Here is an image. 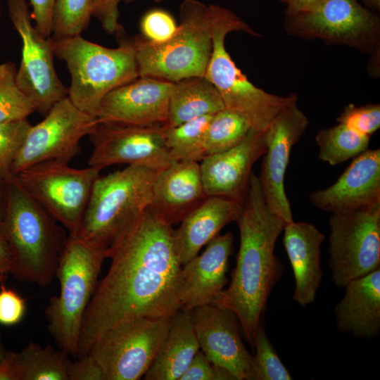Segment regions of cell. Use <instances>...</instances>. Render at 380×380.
Masks as SVG:
<instances>
[{
	"mask_svg": "<svg viewBox=\"0 0 380 380\" xmlns=\"http://www.w3.org/2000/svg\"><path fill=\"white\" fill-rule=\"evenodd\" d=\"M172 229L148 208L108 247L110 266L84 313L78 357L87 354L104 332L121 323L172 317L181 309L182 264Z\"/></svg>",
	"mask_w": 380,
	"mask_h": 380,
	"instance_id": "obj_1",
	"label": "cell"
},
{
	"mask_svg": "<svg viewBox=\"0 0 380 380\" xmlns=\"http://www.w3.org/2000/svg\"><path fill=\"white\" fill-rule=\"evenodd\" d=\"M236 223L240 243L229 285L213 303L232 311L253 347L261 317L284 266L274 254L285 223L267 206L258 175L252 172Z\"/></svg>",
	"mask_w": 380,
	"mask_h": 380,
	"instance_id": "obj_2",
	"label": "cell"
},
{
	"mask_svg": "<svg viewBox=\"0 0 380 380\" xmlns=\"http://www.w3.org/2000/svg\"><path fill=\"white\" fill-rule=\"evenodd\" d=\"M0 234L12 253L11 273L23 281L49 286L56 276L68 235L15 175L8 180L7 205Z\"/></svg>",
	"mask_w": 380,
	"mask_h": 380,
	"instance_id": "obj_3",
	"label": "cell"
},
{
	"mask_svg": "<svg viewBox=\"0 0 380 380\" xmlns=\"http://www.w3.org/2000/svg\"><path fill=\"white\" fill-rule=\"evenodd\" d=\"M115 34L116 48L99 45L81 35L51 38L54 56L65 63L70 75L68 98L94 117L110 91L139 77L132 39L125 36L123 27Z\"/></svg>",
	"mask_w": 380,
	"mask_h": 380,
	"instance_id": "obj_4",
	"label": "cell"
},
{
	"mask_svg": "<svg viewBox=\"0 0 380 380\" xmlns=\"http://www.w3.org/2000/svg\"><path fill=\"white\" fill-rule=\"evenodd\" d=\"M208 9L212 51L204 77L217 89L225 108L242 115L251 129L265 132L284 108L297 101V96L270 94L251 82L232 60L224 42L234 31L255 37L260 34L228 8L210 4Z\"/></svg>",
	"mask_w": 380,
	"mask_h": 380,
	"instance_id": "obj_5",
	"label": "cell"
},
{
	"mask_svg": "<svg viewBox=\"0 0 380 380\" xmlns=\"http://www.w3.org/2000/svg\"><path fill=\"white\" fill-rule=\"evenodd\" d=\"M107 249L68 234L57 266L60 291L46 308L48 329L60 349L78 357L82 324L97 286Z\"/></svg>",
	"mask_w": 380,
	"mask_h": 380,
	"instance_id": "obj_6",
	"label": "cell"
},
{
	"mask_svg": "<svg viewBox=\"0 0 380 380\" xmlns=\"http://www.w3.org/2000/svg\"><path fill=\"white\" fill-rule=\"evenodd\" d=\"M179 14V25L167 40L132 39L139 77L176 82L205 76L212 51L208 5L184 0Z\"/></svg>",
	"mask_w": 380,
	"mask_h": 380,
	"instance_id": "obj_7",
	"label": "cell"
},
{
	"mask_svg": "<svg viewBox=\"0 0 380 380\" xmlns=\"http://www.w3.org/2000/svg\"><path fill=\"white\" fill-rule=\"evenodd\" d=\"M157 171L131 165L99 176L94 185L80 236L108 249L150 205Z\"/></svg>",
	"mask_w": 380,
	"mask_h": 380,
	"instance_id": "obj_8",
	"label": "cell"
},
{
	"mask_svg": "<svg viewBox=\"0 0 380 380\" xmlns=\"http://www.w3.org/2000/svg\"><path fill=\"white\" fill-rule=\"evenodd\" d=\"M101 170L91 166L70 167L47 160L20 171L16 177L37 201L70 235H79L92 189Z\"/></svg>",
	"mask_w": 380,
	"mask_h": 380,
	"instance_id": "obj_9",
	"label": "cell"
},
{
	"mask_svg": "<svg viewBox=\"0 0 380 380\" xmlns=\"http://www.w3.org/2000/svg\"><path fill=\"white\" fill-rule=\"evenodd\" d=\"M284 28L295 37L379 53L380 18L358 0H325L310 11L286 15Z\"/></svg>",
	"mask_w": 380,
	"mask_h": 380,
	"instance_id": "obj_10",
	"label": "cell"
},
{
	"mask_svg": "<svg viewBox=\"0 0 380 380\" xmlns=\"http://www.w3.org/2000/svg\"><path fill=\"white\" fill-rule=\"evenodd\" d=\"M329 266L332 282L344 289L380 268V203L329 218Z\"/></svg>",
	"mask_w": 380,
	"mask_h": 380,
	"instance_id": "obj_11",
	"label": "cell"
},
{
	"mask_svg": "<svg viewBox=\"0 0 380 380\" xmlns=\"http://www.w3.org/2000/svg\"><path fill=\"white\" fill-rule=\"evenodd\" d=\"M171 317H140L104 332L89 353L105 380H137L153 362L168 332Z\"/></svg>",
	"mask_w": 380,
	"mask_h": 380,
	"instance_id": "obj_12",
	"label": "cell"
},
{
	"mask_svg": "<svg viewBox=\"0 0 380 380\" xmlns=\"http://www.w3.org/2000/svg\"><path fill=\"white\" fill-rule=\"evenodd\" d=\"M8 14L22 41V56L16 81L32 102L37 112L45 115L68 96V88L54 67L51 37H44L32 24L27 0H7Z\"/></svg>",
	"mask_w": 380,
	"mask_h": 380,
	"instance_id": "obj_13",
	"label": "cell"
},
{
	"mask_svg": "<svg viewBox=\"0 0 380 380\" xmlns=\"http://www.w3.org/2000/svg\"><path fill=\"white\" fill-rule=\"evenodd\" d=\"M99 124L67 97L55 103L44 118L30 127L12 166L13 175L34 164L59 160L69 163L82 151L80 141Z\"/></svg>",
	"mask_w": 380,
	"mask_h": 380,
	"instance_id": "obj_14",
	"label": "cell"
},
{
	"mask_svg": "<svg viewBox=\"0 0 380 380\" xmlns=\"http://www.w3.org/2000/svg\"><path fill=\"white\" fill-rule=\"evenodd\" d=\"M163 125H125L99 123L89 136L92 144L88 166L101 171L118 164L161 170L172 163Z\"/></svg>",
	"mask_w": 380,
	"mask_h": 380,
	"instance_id": "obj_15",
	"label": "cell"
},
{
	"mask_svg": "<svg viewBox=\"0 0 380 380\" xmlns=\"http://www.w3.org/2000/svg\"><path fill=\"white\" fill-rule=\"evenodd\" d=\"M309 124L296 101L284 108L265 131L267 148L258 177L267 206L285 224L293 220L285 192L284 176L291 150Z\"/></svg>",
	"mask_w": 380,
	"mask_h": 380,
	"instance_id": "obj_16",
	"label": "cell"
},
{
	"mask_svg": "<svg viewBox=\"0 0 380 380\" xmlns=\"http://www.w3.org/2000/svg\"><path fill=\"white\" fill-rule=\"evenodd\" d=\"M191 311L200 349L208 359L235 380H250L253 355L242 341L235 314L214 303Z\"/></svg>",
	"mask_w": 380,
	"mask_h": 380,
	"instance_id": "obj_17",
	"label": "cell"
},
{
	"mask_svg": "<svg viewBox=\"0 0 380 380\" xmlns=\"http://www.w3.org/2000/svg\"><path fill=\"white\" fill-rule=\"evenodd\" d=\"M173 82L139 77L110 91L96 113L99 123L163 125L167 120Z\"/></svg>",
	"mask_w": 380,
	"mask_h": 380,
	"instance_id": "obj_18",
	"label": "cell"
},
{
	"mask_svg": "<svg viewBox=\"0 0 380 380\" xmlns=\"http://www.w3.org/2000/svg\"><path fill=\"white\" fill-rule=\"evenodd\" d=\"M265 131L251 129L238 145L201 160L200 170L208 196L243 201L255 161L266 151Z\"/></svg>",
	"mask_w": 380,
	"mask_h": 380,
	"instance_id": "obj_19",
	"label": "cell"
},
{
	"mask_svg": "<svg viewBox=\"0 0 380 380\" xmlns=\"http://www.w3.org/2000/svg\"><path fill=\"white\" fill-rule=\"evenodd\" d=\"M310 202L331 213L369 207L380 203V149L357 155L335 183L312 191Z\"/></svg>",
	"mask_w": 380,
	"mask_h": 380,
	"instance_id": "obj_20",
	"label": "cell"
},
{
	"mask_svg": "<svg viewBox=\"0 0 380 380\" xmlns=\"http://www.w3.org/2000/svg\"><path fill=\"white\" fill-rule=\"evenodd\" d=\"M232 232L218 234L205 251L184 264L180 272L181 309H193L213 303L229 284V258L233 249Z\"/></svg>",
	"mask_w": 380,
	"mask_h": 380,
	"instance_id": "obj_21",
	"label": "cell"
},
{
	"mask_svg": "<svg viewBox=\"0 0 380 380\" xmlns=\"http://www.w3.org/2000/svg\"><path fill=\"white\" fill-rule=\"evenodd\" d=\"M207 197L198 162L173 161L157 171L148 209L172 226L179 223Z\"/></svg>",
	"mask_w": 380,
	"mask_h": 380,
	"instance_id": "obj_22",
	"label": "cell"
},
{
	"mask_svg": "<svg viewBox=\"0 0 380 380\" xmlns=\"http://www.w3.org/2000/svg\"><path fill=\"white\" fill-rule=\"evenodd\" d=\"M283 243L295 279L293 300L303 308L312 303L323 274L321 246L324 235L313 224L292 221L284 225Z\"/></svg>",
	"mask_w": 380,
	"mask_h": 380,
	"instance_id": "obj_23",
	"label": "cell"
},
{
	"mask_svg": "<svg viewBox=\"0 0 380 380\" xmlns=\"http://www.w3.org/2000/svg\"><path fill=\"white\" fill-rule=\"evenodd\" d=\"M241 210V202L227 197L208 196L191 211L172 233L182 265L196 256L224 226L236 222Z\"/></svg>",
	"mask_w": 380,
	"mask_h": 380,
	"instance_id": "obj_24",
	"label": "cell"
},
{
	"mask_svg": "<svg viewBox=\"0 0 380 380\" xmlns=\"http://www.w3.org/2000/svg\"><path fill=\"white\" fill-rule=\"evenodd\" d=\"M334 308L336 327L341 333L371 340L380 331V268L350 281Z\"/></svg>",
	"mask_w": 380,
	"mask_h": 380,
	"instance_id": "obj_25",
	"label": "cell"
},
{
	"mask_svg": "<svg viewBox=\"0 0 380 380\" xmlns=\"http://www.w3.org/2000/svg\"><path fill=\"white\" fill-rule=\"evenodd\" d=\"M199 349L191 311L180 309L171 317L166 338L144 379L179 380Z\"/></svg>",
	"mask_w": 380,
	"mask_h": 380,
	"instance_id": "obj_26",
	"label": "cell"
},
{
	"mask_svg": "<svg viewBox=\"0 0 380 380\" xmlns=\"http://www.w3.org/2000/svg\"><path fill=\"white\" fill-rule=\"evenodd\" d=\"M224 108L215 87L205 77H194L173 82L167 120L165 125L175 127L204 115H214Z\"/></svg>",
	"mask_w": 380,
	"mask_h": 380,
	"instance_id": "obj_27",
	"label": "cell"
},
{
	"mask_svg": "<svg viewBox=\"0 0 380 380\" xmlns=\"http://www.w3.org/2000/svg\"><path fill=\"white\" fill-rule=\"evenodd\" d=\"M22 380H69L72 361L63 350L30 342L20 353Z\"/></svg>",
	"mask_w": 380,
	"mask_h": 380,
	"instance_id": "obj_28",
	"label": "cell"
},
{
	"mask_svg": "<svg viewBox=\"0 0 380 380\" xmlns=\"http://www.w3.org/2000/svg\"><path fill=\"white\" fill-rule=\"evenodd\" d=\"M213 115H204L175 127L165 125V142L172 161H201L206 157L205 141Z\"/></svg>",
	"mask_w": 380,
	"mask_h": 380,
	"instance_id": "obj_29",
	"label": "cell"
},
{
	"mask_svg": "<svg viewBox=\"0 0 380 380\" xmlns=\"http://www.w3.org/2000/svg\"><path fill=\"white\" fill-rule=\"evenodd\" d=\"M369 139L340 123L322 129L315 137L318 157L331 165L340 164L367 150Z\"/></svg>",
	"mask_w": 380,
	"mask_h": 380,
	"instance_id": "obj_30",
	"label": "cell"
},
{
	"mask_svg": "<svg viewBox=\"0 0 380 380\" xmlns=\"http://www.w3.org/2000/svg\"><path fill=\"white\" fill-rule=\"evenodd\" d=\"M251 129L240 114L224 108L214 114L205 141L206 156L229 149L241 143Z\"/></svg>",
	"mask_w": 380,
	"mask_h": 380,
	"instance_id": "obj_31",
	"label": "cell"
},
{
	"mask_svg": "<svg viewBox=\"0 0 380 380\" xmlns=\"http://www.w3.org/2000/svg\"><path fill=\"white\" fill-rule=\"evenodd\" d=\"M17 68L12 62L0 64V122L27 119L36 111L16 81Z\"/></svg>",
	"mask_w": 380,
	"mask_h": 380,
	"instance_id": "obj_32",
	"label": "cell"
},
{
	"mask_svg": "<svg viewBox=\"0 0 380 380\" xmlns=\"http://www.w3.org/2000/svg\"><path fill=\"white\" fill-rule=\"evenodd\" d=\"M92 16V0H55L52 39L81 35Z\"/></svg>",
	"mask_w": 380,
	"mask_h": 380,
	"instance_id": "obj_33",
	"label": "cell"
},
{
	"mask_svg": "<svg viewBox=\"0 0 380 380\" xmlns=\"http://www.w3.org/2000/svg\"><path fill=\"white\" fill-rule=\"evenodd\" d=\"M250 380H291L292 376L277 355L262 324H259L253 340Z\"/></svg>",
	"mask_w": 380,
	"mask_h": 380,
	"instance_id": "obj_34",
	"label": "cell"
},
{
	"mask_svg": "<svg viewBox=\"0 0 380 380\" xmlns=\"http://www.w3.org/2000/svg\"><path fill=\"white\" fill-rule=\"evenodd\" d=\"M32 125L27 119L0 122V175L7 180Z\"/></svg>",
	"mask_w": 380,
	"mask_h": 380,
	"instance_id": "obj_35",
	"label": "cell"
},
{
	"mask_svg": "<svg viewBox=\"0 0 380 380\" xmlns=\"http://www.w3.org/2000/svg\"><path fill=\"white\" fill-rule=\"evenodd\" d=\"M336 120L355 132L370 137L380 127V106L370 103L357 106L350 103L344 107Z\"/></svg>",
	"mask_w": 380,
	"mask_h": 380,
	"instance_id": "obj_36",
	"label": "cell"
},
{
	"mask_svg": "<svg viewBox=\"0 0 380 380\" xmlns=\"http://www.w3.org/2000/svg\"><path fill=\"white\" fill-rule=\"evenodd\" d=\"M177 25L172 15L163 9L146 12L140 21V30L147 40L160 43L167 40L176 31Z\"/></svg>",
	"mask_w": 380,
	"mask_h": 380,
	"instance_id": "obj_37",
	"label": "cell"
},
{
	"mask_svg": "<svg viewBox=\"0 0 380 380\" xmlns=\"http://www.w3.org/2000/svg\"><path fill=\"white\" fill-rule=\"evenodd\" d=\"M27 309L26 300L14 290L8 289L0 275V324L13 326L24 317Z\"/></svg>",
	"mask_w": 380,
	"mask_h": 380,
	"instance_id": "obj_38",
	"label": "cell"
},
{
	"mask_svg": "<svg viewBox=\"0 0 380 380\" xmlns=\"http://www.w3.org/2000/svg\"><path fill=\"white\" fill-rule=\"evenodd\" d=\"M179 380H235L225 369L213 365L198 350Z\"/></svg>",
	"mask_w": 380,
	"mask_h": 380,
	"instance_id": "obj_39",
	"label": "cell"
},
{
	"mask_svg": "<svg viewBox=\"0 0 380 380\" xmlns=\"http://www.w3.org/2000/svg\"><path fill=\"white\" fill-rule=\"evenodd\" d=\"M136 0H92V16L101 23L108 34H115L122 26L119 23V4L121 1L131 3Z\"/></svg>",
	"mask_w": 380,
	"mask_h": 380,
	"instance_id": "obj_40",
	"label": "cell"
},
{
	"mask_svg": "<svg viewBox=\"0 0 380 380\" xmlns=\"http://www.w3.org/2000/svg\"><path fill=\"white\" fill-rule=\"evenodd\" d=\"M69 380H105V376L98 362L89 353H87L72 362Z\"/></svg>",
	"mask_w": 380,
	"mask_h": 380,
	"instance_id": "obj_41",
	"label": "cell"
},
{
	"mask_svg": "<svg viewBox=\"0 0 380 380\" xmlns=\"http://www.w3.org/2000/svg\"><path fill=\"white\" fill-rule=\"evenodd\" d=\"M32 7L30 12L37 30L45 37H51L52 14L55 0H28Z\"/></svg>",
	"mask_w": 380,
	"mask_h": 380,
	"instance_id": "obj_42",
	"label": "cell"
},
{
	"mask_svg": "<svg viewBox=\"0 0 380 380\" xmlns=\"http://www.w3.org/2000/svg\"><path fill=\"white\" fill-rule=\"evenodd\" d=\"M0 380H22L18 353L6 350L4 357L0 361Z\"/></svg>",
	"mask_w": 380,
	"mask_h": 380,
	"instance_id": "obj_43",
	"label": "cell"
},
{
	"mask_svg": "<svg viewBox=\"0 0 380 380\" xmlns=\"http://www.w3.org/2000/svg\"><path fill=\"white\" fill-rule=\"evenodd\" d=\"M286 6V15H292L314 9L325 0H280Z\"/></svg>",
	"mask_w": 380,
	"mask_h": 380,
	"instance_id": "obj_44",
	"label": "cell"
},
{
	"mask_svg": "<svg viewBox=\"0 0 380 380\" xmlns=\"http://www.w3.org/2000/svg\"><path fill=\"white\" fill-rule=\"evenodd\" d=\"M13 267V255L8 243L0 234V275L11 272Z\"/></svg>",
	"mask_w": 380,
	"mask_h": 380,
	"instance_id": "obj_45",
	"label": "cell"
},
{
	"mask_svg": "<svg viewBox=\"0 0 380 380\" xmlns=\"http://www.w3.org/2000/svg\"><path fill=\"white\" fill-rule=\"evenodd\" d=\"M8 198V180L0 175V222L4 218Z\"/></svg>",
	"mask_w": 380,
	"mask_h": 380,
	"instance_id": "obj_46",
	"label": "cell"
},
{
	"mask_svg": "<svg viewBox=\"0 0 380 380\" xmlns=\"http://www.w3.org/2000/svg\"><path fill=\"white\" fill-rule=\"evenodd\" d=\"M362 1L367 4L369 8L379 9L380 0H362Z\"/></svg>",
	"mask_w": 380,
	"mask_h": 380,
	"instance_id": "obj_47",
	"label": "cell"
},
{
	"mask_svg": "<svg viewBox=\"0 0 380 380\" xmlns=\"http://www.w3.org/2000/svg\"><path fill=\"white\" fill-rule=\"evenodd\" d=\"M6 350L4 349L0 337V361L4 357Z\"/></svg>",
	"mask_w": 380,
	"mask_h": 380,
	"instance_id": "obj_48",
	"label": "cell"
},
{
	"mask_svg": "<svg viewBox=\"0 0 380 380\" xmlns=\"http://www.w3.org/2000/svg\"><path fill=\"white\" fill-rule=\"evenodd\" d=\"M156 2H160V1H165V0H154Z\"/></svg>",
	"mask_w": 380,
	"mask_h": 380,
	"instance_id": "obj_49",
	"label": "cell"
}]
</instances>
